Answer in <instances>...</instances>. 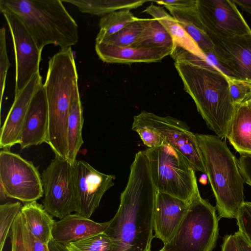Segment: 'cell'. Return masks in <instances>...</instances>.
Masks as SVG:
<instances>
[{
  "instance_id": "60d3db41",
  "label": "cell",
  "mask_w": 251,
  "mask_h": 251,
  "mask_svg": "<svg viewBox=\"0 0 251 251\" xmlns=\"http://www.w3.org/2000/svg\"><path fill=\"white\" fill-rule=\"evenodd\" d=\"M49 251H67L65 246L56 242L53 238L48 244Z\"/></svg>"
},
{
  "instance_id": "b9f144b4",
  "label": "cell",
  "mask_w": 251,
  "mask_h": 251,
  "mask_svg": "<svg viewBox=\"0 0 251 251\" xmlns=\"http://www.w3.org/2000/svg\"><path fill=\"white\" fill-rule=\"evenodd\" d=\"M7 196L2 187L0 186V200L1 201L6 200Z\"/></svg>"
},
{
  "instance_id": "836d02e7",
  "label": "cell",
  "mask_w": 251,
  "mask_h": 251,
  "mask_svg": "<svg viewBox=\"0 0 251 251\" xmlns=\"http://www.w3.org/2000/svg\"><path fill=\"white\" fill-rule=\"evenodd\" d=\"M131 128L138 133L143 144L148 148L157 147L164 143L157 133L140 122L133 120Z\"/></svg>"
},
{
  "instance_id": "1f68e13d",
  "label": "cell",
  "mask_w": 251,
  "mask_h": 251,
  "mask_svg": "<svg viewBox=\"0 0 251 251\" xmlns=\"http://www.w3.org/2000/svg\"><path fill=\"white\" fill-rule=\"evenodd\" d=\"M230 96L235 105L246 103L251 99V80L227 77Z\"/></svg>"
},
{
  "instance_id": "e575fe53",
  "label": "cell",
  "mask_w": 251,
  "mask_h": 251,
  "mask_svg": "<svg viewBox=\"0 0 251 251\" xmlns=\"http://www.w3.org/2000/svg\"><path fill=\"white\" fill-rule=\"evenodd\" d=\"M236 219L239 230L251 244V202L244 201Z\"/></svg>"
},
{
  "instance_id": "9c48e42d",
  "label": "cell",
  "mask_w": 251,
  "mask_h": 251,
  "mask_svg": "<svg viewBox=\"0 0 251 251\" xmlns=\"http://www.w3.org/2000/svg\"><path fill=\"white\" fill-rule=\"evenodd\" d=\"M0 186L7 197L25 203L44 196L41 176L33 164L8 150L0 152Z\"/></svg>"
},
{
  "instance_id": "83f0119b",
  "label": "cell",
  "mask_w": 251,
  "mask_h": 251,
  "mask_svg": "<svg viewBox=\"0 0 251 251\" xmlns=\"http://www.w3.org/2000/svg\"><path fill=\"white\" fill-rule=\"evenodd\" d=\"M137 18L128 9L118 10L102 16L96 43H100L104 39L119 31Z\"/></svg>"
},
{
  "instance_id": "5b68a950",
  "label": "cell",
  "mask_w": 251,
  "mask_h": 251,
  "mask_svg": "<svg viewBox=\"0 0 251 251\" xmlns=\"http://www.w3.org/2000/svg\"><path fill=\"white\" fill-rule=\"evenodd\" d=\"M0 8L17 15L42 50L52 44L65 50L79 40L78 25L60 0H0Z\"/></svg>"
},
{
  "instance_id": "603a6c76",
  "label": "cell",
  "mask_w": 251,
  "mask_h": 251,
  "mask_svg": "<svg viewBox=\"0 0 251 251\" xmlns=\"http://www.w3.org/2000/svg\"><path fill=\"white\" fill-rule=\"evenodd\" d=\"M84 123L83 108L78 88L74 92L68 120L67 160L74 164L83 144L82 131Z\"/></svg>"
},
{
  "instance_id": "7c38bea8",
  "label": "cell",
  "mask_w": 251,
  "mask_h": 251,
  "mask_svg": "<svg viewBox=\"0 0 251 251\" xmlns=\"http://www.w3.org/2000/svg\"><path fill=\"white\" fill-rule=\"evenodd\" d=\"M197 9L209 36L230 38L251 33L232 0H198Z\"/></svg>"
},
{
  "instance_id": "74e56055",
  "label": "cell",
  "mask_w": 251,
  "mask_h": 251,
  "mask_svg": "<svg viewBox=\"0 0 251 251\" xmlns=\"http://www.w3.org/2000/svg\"><path fill=\"white\" fill-rule=\"evenodd\" d=\"M233 235L238 251H251V244L240 230Z\"/></svg>"
},
{
  "instance_id": "ba28073f",
  "label": "cell",
  "mask_w": 251,
  "mask_h": 251,
  "mask_svg": "<svg viewBox=\"0 0 251 251\" xmlns=\"http://www.w3.org/2000/svg\"><path fill=\"white\" fill-rule=\"evenodd\" d=\"M41 178L43 206L52 217L61 219L76 212L74 164L55 156L43 171Z\"/></svg>"
},
{
  "instance_id": "3957f363",
  "label": "cell",
  "mask_w": 251,
  "mask_h": 251,
  "mask_svg": "<svg viewBox=\"0 0 251 251\" xmlns=\"http://www.w3.org/2000/svg\"><path fill=\"white\" fill-rule=\"evenodd\" d=\"M78 75L71 48L60 50L49 60L43 87L49 111L46 141L55 156L67 159L68 120Z\"/></svg>"
},
{
  "instance_id": "8992f818",
  "label": "cell",
  "mask_w": 251,
  "mask_h": 251,
  "mask_svg": "<svg viewBox=\"0 0 251 251\" xmlns=\"http://www.w3.org/2000/svg\"><path fill=\"white\" fill-rule=\"evenodd\" d=\"M144 151L158 192L189 201L199 191L196 172L190 162L169 144L164 142Z\"/></svg>"
},
{
  "instance_id": "7bdbcfd3",
  "label": "cell",
  "mask_w": 251,
  "mask_h": 251,
  "mask_svg": "<svg viewBox=\"0 0 251 251\" xmlns=\"http://www.w3.org/2000/svg\"><path fill=\"white\" fill-rule=\"evenodd\" d=\"M247 103L249 104V105L250 106V107L251 108V99H250L247 102Z\"/></svg>"
},
{
  "instance_id": "30bf717a",
  "label": "cell",
  "mask_w": 251,
  "mask_h": 251,
  "mask_svg": "<svg viewBox=\"0 0 251 251\" xmlns=\"http://www.w3.org/2000/svg\"><path fill=\"white\" fill-rule=\"evenodd\" d=\"M133 120L154 130L167 143L180 152L190 162L195 172L206 174L196 134L183 121L171 116H161L142 111Z\"/></svg>"
},
{
  "instance_id": "484cf974",
  "label": "cell",
  "mask_w": 251,
  "mask_h": 251,
  "mask_svg": "<svg viewBox=\"0 0 251 251\" xmlns=\"http://www.w3.org/2000/svg\"><path fill=\"white\" fill-rule=\"evenodd\" d=\"M9 233L11 251H49L48 245L38 240L30 232L21 211L16 217Z\"/></svg>"
},
{
  "instance_id": "d590c367",
  "label": "cell",
  "mask_w": 251,
  "mask_h": 251,
  "mask_svg": "<svg viewBox=\"0 0 251 251\" xmlns=\"http://www.w3.org/2000/svg\"><path fill=\"white\" fill-rule=\"evenodd\" d=\"M165 8L170 7L179 10H188L197 8L198 0H174L153 1Z\"/></svg>"
},
{
  "instance_id": "44dd1931",
  "label": "cell",
  "mask_w": 251,
  "mask_h": 251,
  "mask_svg": "<svg viewBox=\"0 0 251 251\" xmlns=\"http://www.w3.org/2000/svg\"><path fill=\"white\" fill-rule=\"evenodd\" d=\"M143 12L151 16L165 28L173 39L174 46H178L200 57L205 58L195 42L163 7L151 3Z\"/></svg>"
},
{
  "instance_id": "d6a6232c",
  "label": "cell",
  "mask_w": 251,
  "mask_h": 251,
  "mask_svg": "<svg viewBox=\"0 0 251 251\" xmlns=\"http://www.w3.org/2000/svg\"><path fill=\"white\" fill-rule=\"evenodd\" d=\"M10 62L8 59L6 41V29L4 27L0 30V106L4 92L6 80Z\"/></svg>"
},
{
  "instance_id": "d6986e66",
  "label": "cell",
  "mask_w": 251,
  "mask_h": 251,
  "mask_svg": "<svg viewBox=\"0 0 251 251\" xmlns=\"http://www.w3.org/2000/svg\"><path fill=\"white\" fill-rule=\"evenodd\" d=\"M109 222L97 223L79 213L70 214L55 221L52 238L62 245L103 232Z\"/></svg>"
},
{
  "instance_id": "f546056e",
  "label": "cell",
  "mask_w": 251,
  "mask_h": 251,
  "mask_svg": "<svg viewBox=\"0 0 251 251\" xmlns=\"http://www.w3.org/2000/svg\"><path fill=\"white\" fill-rule=\"evenodd\" d=\"M64 246L67 251H113L114 248L113 242L104 232Z\"/></svg>"
},
{
  "instance_id": "f1b7e54d",
  "label": "cell",
  "mask_w": 251,
  "mask_h": 251,
  "mask_svg": "<svg viewBox=\"0 0 251 251\" xmlns=\"http://www.w3.org/2000/svg\"><path fill=\"white\" fill-rule=\"evenodd\" d=\"M142 31V18H137L119 31L104 39L100 43L118 47H136Z\"/></svg>"
},
{
  "instance_id": "7402d4cb",
  "label": "cell",
  "mask_w": 251,
  "mask_h": 251,
  "mask_svg": "<svg viewBox=\"0 0 251 251\" xmlns=\"http://www.w3.org/2000/svg\"><path fill=\"white\" fill-rule=\"evenodd\" d=\"M21 212L32 235L43 243L48 245L52 238V231L55 221L43 205L36 201L27 202L22 206Z\"/></svg>"
},
{
  "instance_id": "2e32d148",
  "label": "cell",
  "mask_w": 251,
  "mask_h": 251,
  "mask_svg": "<svg viewBox=\"0 0 251 251\" xmlns=\"http://www.w3.org/2000/svg\"><path fill=\"white\" fill-rule=\"evenodd\" d=\"M189 202L157 191L153 216L155 237L164 245L172 237L185 216Z\"/></svg>"
},
{
  "instance_id": "ee69618b",
  "label": "cell",
  "mask_w": 251,
  "mask_h": 251,
  "mask_svg": "<svg viewBox=\"0 0 251 251\" xmlns=\"http://www.w3.org/2000/svg\"><path fill=\"white\" fill-rule=\"evenodd\" d=\"M165 251L164 250H163V249L162 248L160 250H159V251Z\"/></svg>"
},
{
  "instance_id": "8fae6325",
  "label": "cell",
  "mask_w": 251,
  "mask_h": 251,
  "mask_svg": "<svg viewBox=\"0 0 251 251\" xmlns=\"http://www.w3.org/2000/svg\"><path fill=\"white\" fill-rule=\"evenodd\" d=\"M12 38L15 60V96L39 72L41 50L21 19L11 11L0 8Z\"/></svg>"
},
{
  "instance_id": "4fadbf2b",
  "label": "cell",
  "mask_w": 251,
  "mask_h": 251,
  "mask_svg": "<svg viewBox=\"0 0 251 251\" xmlns=\"http://www.w3.org/2000/svg\"><path fill=\"white\" fill-rule=\"evenodd\" d=\"M74 176L75 212L90 218L104 194L114 185L116 177L100 172L85 161L78 160L74 164Z\"/></svg>"
},
{
  "instance_id": "7a4b0ae2",
  "label": "cell",
  "mask_w": 251,
  "mask_h": 251,
  "mask_svg": "<svg viewBox=\"0 0 251 251\" xmlns=\"http://www.w3.org/2000/svg\"><path fill=\"white\" fill-rule=\"evenodd\" d=\"M175 66L207 127L220 138H226L235 106L227 77L209 63L205 66L175 61Z\"/></svg>"
},
{
  "instance_id": "4dcf8cb0",
  "label": "cell",
  "mask_w": 251,
  "mask_h": 251,
  "mask_svg": "<svg viewBox=\"0 0 251 251\" xmlns=\"http://www.w3.org/2000/svg\"><path fill=\"white\" fill-rule=\"evenodd\" d=\"M22 206L19 201L8 202L0 205V251H2L13 223Z\"/></svg>"
},
{
  "instance_id": "e0dca14e",
  "label": "cell",
  "mask_w": 251,
  "mask_h": 251,
  "mask_svg": "<svg viewBox=\"0 0 251 251\" xmlns=\"http://www.w3.org/2000/svg\"><path fill=\"white\" fill-rule=\"evenodd\" d=\"M48 129V106L43 84L34 95L27 112L21 133V149L46 143Z\"/></svg>"
},
{
  "instance_id": "f35d334b",
  "label": "cell",
  "mask_w": 251,
  "mask_h": 251,
  "mask_svg": "<svg viewBox=\"0 0 251 251\" xmlns=\"http://www.w3.org/2000/svg\"><path fill=\"white\" fill-rule=\"evenodd\" d=\"M221 247V251H238L233 235L224 237Z\"/></svg>"
},
{
  "instance_id": "277c9868",
  "label": "cell",
  "mask_w": 251,
  "mask_h": 251,
  "mask_svg": "<svg viewBox=\"0 0 251 251\" xmlns=\"http://www.w3.org/2000/svg\"><path fill=\"white\" fill-rule=\"evenodd\" d=\"M219 218H236L244 202V180L238 161L218 136L196 134Z\"/></svg>"
},
{
  "instance_id": "9a60e30c",
  "label": "cell",
  "mask_w": 251,
  "mask_h": 251,
  "mask_svg": "<svg viewBox=\"0 0 251 251\" xmlns=\"http://www.w3.org/2000/svg\"><path fill=\"white\" fill-rule=\"evenodd\" d=\"M42 84V77L38 73L15 96L13 104L0 129L1 149L8 150L20 144L22 131L29 105L35 93Z\"/></svg>"
},
{
  "instance_id": "cb8c5ba5",
  "label": "cell",
  "mask_w": 251,
  "mask_h": 251,
  "mask_svg": "<svg viewBox=\"0 0 251 251\" xmlns=\"http://www.w3.org/2000/svg\"><path fill=\"white\" fill-rule=\"evenodd\" d=\"M166 8L195 42L203 54L214 48V44L199 18L197 8L188 10Z\"/></svg>"
},
{
  "instance_id": "52a82bcc",
  "label": "cell",
  "mask_w": 251,
  "mask_h": 251,
  "mask_svg": "<svg viewBox=\"0 0 251 251\" xmlns=\"http://www.w3.org/2000/svg\"><path fill=\"white\" fill-rule=\"evenodd\" d=\"M216 209L201 196L199 191L189 202L188 210L171 239L166 251H212L219 235Z\"/></svg>"
},
{
  "instance_id": "8d00e7d4",
  "label": "cell",
  "mask_w": 251,
  "mask_h": 251,
  "mask_svg": "<svg viewBox=\"0 0 251 251\" xmlns=\"http://www.w3.org/2000/svg\"><path fill=\"white\" fill-rule=\"evenodd\" d=\"M238 164L245 182L251 186V154H241Z\"/></svg>"
},
{
  "instance_id": "ffe728a7",
  "label": "cell",
  "mask_w": 251,
  "mask_h": 251,
  "mask_svg": "<svg viewBox=\"0 0 251 251\" xmlns=\"http://www.w3.org/2000/svg\"><path fill=\"white\" fill-rule=\"evenodd\" d=\"M226 137L240 154H251V108L246 103L235 105Z\"/></svg>"
},
{
  "instance_id": "ab89813d",
  "label": "cell",
  "mask_w": 251,
  "mask_h": 251,
  "mask_svg": "<svg viewBox=\"0 0 251 251\" xmlns=\"http://www.w3.org/2000/svg\"><path fill=\"white\" fill-rule=\"evenodd\" d=\"M236 4L239 5L246 12L251 14V0H232Z\"/></svg>"
},
{
  "instance_id": "4316f807",
  "label": "cell",
  "mask_w": 251,
  "mask_h": 251,
  "mask_svg": "<svg viewBox=\"0 0 251 251\" xmlns=\"http://www.w3.org/2000/svg\"><path fill=\"white\" fill-rule=\"evenodd\" d=\"M142 31L136 47L168 48L173 50L174 41L165 28L154 18H142Z\"/></svg>"
},
{
  "instance_id": "6da1fadb",
  "label": "cell",
  "mask_w": 251,
  "mask_h": 251,
  "mask_svg": "<svg viewBox=\"0 0 251 251\" xmlns=\"http://www.w3.org/2000/svg\"><path fill=\"white\" fill-rule=\"evenodd\" d=\"M157 189L144 151L135 154L118 209L104 232L113 251H151Z\"/></svg>"
},
{
  "instance_id": "ac0fdd59",
  "label": "cell",
  "mask_w": 251,
  "mask_h": 251,
  "mask_svg": "<svg viewBox=\"0 0 251 251\" xmlns=\"http://www.w3.org/2000/svg\"><path fill=\"white\" fill-rule=\"evenodd\" d=\"M95 50L104 62L124 64L159 62L172 50L168 48L118 47L104 43H96Z\"/></svg>"
},
{
  "instance_id": "d4e9b609",
  "label": "cell",
  "mask_w": 251,
  "mask_h": 251,
  "mask_svg": "<svg viewBox=\"0 0 251 251\" xmlns=\"http://www.w3.org/2000/svg\"><path fill=\"white\" fill-rule=\"evenodd\" d=\"M75 5L79 11L98 16H104L123 9L132 10L141 6L148 0H62Z\"/></svg>"
},
{
  "instance_id": "5bb4252c",
  "label": "cell",
  "mask_w": 251,
  "mask_h": 251,
  "mask_svg": "<svg viewBox=\"0 0 251 251\" xmlns=\"http://www.w3.org/2000/svg\"><path fill=\"white\" fill-rule=\"evenodd\" d=\"M209 37L215 56L234 77L251 80V33L230 38Z\"/></svg>"
}]
</instances>
